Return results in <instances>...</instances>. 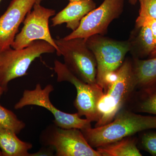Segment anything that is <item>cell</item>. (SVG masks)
Wrapping results in <instances>:
<instances>
[{
  "instance_id": "6da1fadb",
  "label": "cell",
  "mask_w": 156,
  "mask_h": 156,
  "mask_svg": "<svg viewBox=\"0 0 156 156\" xmlns=\"http://www.w3.org/2000/svg\"><path fill=\"white\" fill-rule=\"evenodd\" d=\"M152 129H156V115H142L123 108L110 122L81 131L89 145L97 148Z\"/></svg>"
},
{
  "instance_id": "7a4b0ae2",
  "label": "cell",
  "mask_w": 156,
  "mask_h": 156,
  "mask_svg": "<svg viewBox=\"0 0 156 156\" xmlns=\"http://www.w3.org/2000/svg\"><path fill=\"white\" fill-rule=\"evenodd\" d=\"M116 81L107 87L98 104V120L95 127L112 122L126 106L136 89L132 69V61L127 58L118 69Z\"/></svg>"
},
{
  "instance_id": "3957f363",
  "label": "cell",
  "mask_w": 156,
  "mask_h": 156,
  "mask_svg": "<svg viewBox=\"0 0 156 156\" xmlns=\"http://www.w3.org/2000/svg\"><path fill=\"white\" fill-rule=\"evenodd\" d=\"M55 48L44 41H34L21 49L8 48L0 51V87L6 92L12 80L27 74V70L36 58L45 53H53Z\"/></svg>"
},
{
  "instance_id": "277c9868",
  "label": "cell",
  "mask_w": 156,
  "mask_h": 156,
  "mask_svg": "<svg viewBox=\"0 0 156 156\" xmlns=\"http://www.w3.org/2000/svg\"><path fill=\"white\" fill-rule=\"evenodd\" d=\"M64 64L81 80L88 84L96 83L97 62L94 54L87 47L86 39L76 38L54 39Z\"/></svg>"
},
{
  "instance_id": "5b68a950",
  "label": "cell",
  "mask_w": 156,
  "mask_h": 156,
  "mask_svg": "<svg viewBox=\"0 0 156 156\" xmlns=\"http://www.w3.org/2000/svg\"><path fill=\"white\" fill-rule=\"evenodd\" d=\"M86 41L97 62L96 83L103 88L107 75L117 70L122 64L130 51V42L128 40L117 41L100 34L92 35Z\"/></svg>"
},
{
  "instance_id": "8992f818",
  "label": "cell",
  "mask_w": 156,
  "mask_h": 156,
  "mask_svg": "<svg viewBox=\"0 0 156 156\" xmlns=\"http://www.w3.org/2000/svg\"><path fill=\"white\" fill-rule=\"evenodd\" d=\"M40 141L53 148L56 156H101L85 139L81 130L62 128L53 122L42 131Z\"/></svg>"
},
{
  "instance_id": "52a82bcc",
  "label": "cell",
  "mask_w": 156,
  "mask_h": 156,
  "mask_svg": "<svg viewBox=\"0 0 156 156\" xmlns=\"http://www.w3.org/2000/svg\"><path fill=\"white\" fill-rule=\"evenodd\" d=\"M53 68L57 75V82H68L75 87L77 95L74 105L80 117L84 116L91 122L98 120V104L104 92L97 83H85L73 73L64 63L55 60Z\"/></svg>"
},
{
  "instance_id": "ba28073f",
  "label": "cell",
  "mask_w": 156,
  "mask_h": 156,
  "mask_svg": "<svg viewBox=\"0 0 156 156\" xmlns=\"http://www.w3.org/2000/svg\"><path fill=\"white\" fill-rule=\"evenodd\" d=\"M54 90L51 84H48L42 88L41 84H37L33 90H24L22 97L15 104L14 108L19 110L30 105L44 108L53 114L54 118L53 122L61 128H77L81 130L92 127V122L86 119H81L77 112L68 113L56 108L50 98V94Z\"/></svg>"
},
{
  "instance_id": "9c48e42d",
  "label": "cell",
  "mask_w": 156,
  "mask_h": 156,
  "mask_svg": "<svg viewBox=\"0 0 156 156\" xmlns=\"http://www.w3.org/2000/svg\"><path fill=\"white\" fill-rule=\"evenodd\" d=\"M33 8L32 11L27 14L21 31L16 35L11 48L17 50L23 49L34 41L41 40L53 46L57 55L59 50L50 34L49 25V19L55 15L56 11L36 3Z\"/></svg>"
},
{
  "instance_id": "30bf717a",
  "label": "cell",
  "mask_w": 156,
  "mask_h": 156,
  "mask_svg": "<svg viewBox=\"0 0 156 156\" xmlns=\"http://www.w3.org/2000/svg\"><path fill=\"white\" fill-rule=\"evenodd\" d=\"M124 6V0H104L98 8L90 11L82 20L76 29L63 38L66 40L87 39L94 35H105L112 21L122 13Z\"/></svg>"
},
{
  "instance_id": "8fae6325",
  "label": "cell",
  "mask_w": 156,
  "mask_h": 156,
  "mask_svg": "<svg viewBox=\"0 0 156 156\" xmlns=\"http://www.w3.org/2000/svg\"><path fill=\"white\" fill-rule=\"evenodd\" d=\"M35 4V0H12L0 17V51L11 48L20 25Z\"/></svg>"
},
{
  "instance_id": "7c38bea8",
  "label": "cell",
  "mask_w": 156,
  "mask_h": 156,
  "mask_svg": "<svg viewBox=\"0 0 156 156\" xmlns=\"http://www.w3.org/2000/svg\"><path fill=\"white\" fill-rule=\"evenodd\" d=\"M96 8L93 0H83L69 2L63 10L51 19L53 27L66 23V27L73 31L80 25L82 20L90 11Z\"/></svg>"
},
{
  "instance_id": "4fadbf2b",
  "label": "cell",
  "mask_w": 156,
  "mask_h": 156,
  "mask_svg": "<svg viewBox=\"0 0 156 156\" xmlns=\"http://www.w3.org/2000/svg\"><path fill=\"white\" fill-rule=\"evenodd\" d=\"M130 50L134 58L150 56L153 58L156 50L153 35L150 28L145 26L135 27L128 39Z\"/></svg>"
},
{
  "instance_id": "5bb4252c",
  "label": "cell",
  "mask_w": 156,
  "mask_h": 156,
  "mask_svg": "<svg viewBox=\"0 0 156 156\" xmlns=\"http://www.w3.org/2000/svg\"><path fill=\"white\" fill-rule=\"evenodd\" d=\"M30 143L22 141L14 131L0 127V150L3 156H30Z\"/></svg>"
},
{
  "instance_id": "9a60e30c",
  "label": "cell",
  "mask_w": 156,
  "mask_h": 156,
  "mask_svg": "<svg viewBox=\"0 0 156 156\" xmlns=\"http://www.w3.org/2000/svg\"><path fill=\"white\" fill-rule=\"evenodd\" d=\"M134 112L147 113L156 115V84L134 91L126 105Z\"/></svg>"
},
{
  "instance_id": "2e32d148",
  "label": "cell",
  "mask_w": 156,
  "mask_h": 156,
  "mask_svg": "<svg viewBox=\"0 0 156 156\" xmlns=\"http://www.w3.org/2000/svg\"><path fill=\"white\" fill-rule=\"evenodd\" d=\"M132 69L136 89H141L156 84V57L148 59L134 58Z\"/></svg>"
},
{
  "instance_id": "e0dca14e",
  "label": "cell",
  "mask_w": 156,
  "mask_h": 156,
  "mask_svg": "<svg viewBox=\"0 0 156 156\" xmlns=\"http://www.w3.org/2000/svg\"><path fill=\"white\" fill-rule=\"evenodd\" d=\"M131 136L96 148L101 156H141L137 141Z\"/></svg>"
},
{
  "instance_id": "ac0fdd59",
  "label": "cell",
  "mask_w": 156,
  "mask_h": 156,
  "mask_svg": "<svg viewBox=\"0 0 156 156\" xmlns=\"http://www.w3.org/2000/svg\"><path fill=\"white\" fill-rule=\"evenodd\" d=\"M25 123L20 120L13 112L0 105V127L20 134L25 128Z\"/></svg>"
},
{
  "instance_id": "d6986e66",
  "label": "cell",
  "mask_w": 156,
  "mask_h": 156,
  "mask_svg": "<svg viewBox=\"0 0 156 156\" xmlns=\"http://www.w3.org/2000/svg\"><path fill=\"white\" fill-rule=\"evenodd\" d=\"M140 145L143 149L156 156V132L148 131L141 135L140 139Z\"/></svg>"
},
{
  "instance_id": "ffe728a7",
  "label": "cell",
  "mask_w": 156,
  "mask_h": 156,
  "mask_svg": "<svg viewBox=\"0 0 156 156\" xmlns=\"http://www.w3.org/2000/svg\"><path fill=\"white\" fill-rule=\"evenodd\" d=\"M140 5L139 15L156 19V0H138Z\"/></svg>"
},
{
  "instance_id": "44dd1931",
  "label": "cell",
  "mask_w": 156,
  "mask_h": 156,
  "mask_svg": "<svg viewBox=\"0 0 156 156\" xmlns=\"http://www.w3.org/2000/svg\"><path fill=\"white\" fill-rule=\"evenodd\" d=\"M145 26L150 28L153 35L156 50L153 57H156V19L150 17H138L135 21V27Z\"/></svg>"
},
{
  "instance_id": "7402d4cb",
  "label": "cell",
  "mask_w": 156,
  "mask_h": 156,
  "mask_svg": "<svg viewBox=\"0 0 156 156\" xmlns=\"http://www.w3.org/2000/svg\"><path fill=\"white\" fill-rule=\"evenodd\" d=\"M48 149L45 148L44 149H41L37 152L34 154H30V156H53L54 150L53 148L48 147Z\"/></svg>"
},
{
  "instance_id": "603a6c76",
  "label": "cell",
  "mask_w": 156,
  "mask_h": 156,
  "mask_svg": "<svg viewBox=\"0 0 156 156\" xmlns=\"http://www.w3.org/2000/svg\"><path fill=\"white\" fill-rule=\"evenodd\" d=\"M137 1V0H129V3L133 5H136Z\"/></svg>"
},
{
  "instance_id": "cb8c5ba5",
  "label": "cell",
  "mask_w": 156,
  "mask_h": 156,
  "mask_svg": "<svg viewBox=\"0 0 156 156\" xmlns=\"http://www.w3.org/2000/svg\"><path fill=\"white\" fill-rule=\"evenodd\" d=\"M5 92L4 89H2L1 87H0V98L2 97V95H3V93Z\"/></svg>"
},
{
  "instance_id": "d4e9b609",
  "label": "cell",
  "mask_w": 156,
  "mask_h": 156,
  "mask_svg": "<svg viewBox=\"0 0 156 156\" xmlns=\"http://www.w3.org/2000/svg\"><path fill=\"white\" fill-rule=\"evenodd\" d=\"M42 1L43 0H35V3L36 4H41Z\"/></svg>"
},
{
  "instance_id": "484cf974",
  "label": "cell",
  "mask_w": 156,
  "mask_h": 156,
  "mask_svg": "<svg viewBox=\"0 0 156 156\" xmlns=\"http://www.w3.org/2000/svg\"><path fill=\"white\" fill-rule=\"evenodd\" d=\"M69 2H75V1H83V0H68Z\"/></svg>"
},
{
  "instance_id": "4316f807",
  "label": "cell",
  "mask_w": 156,
  "mask_h": 156,
  "mask_svg": "<svg viewBox=\"0 0 156 156\" xmlns=\"http://www.w3.org/2000/svg\"><path fill=\"white\" fill-rule=\"evenodd\" d=\"M0 156H3L2 154V151H1V150H0Z\"/></svg>"
},
{
  "instance_id": "83f0119b",
  "label": "cell",
  "mask_w": 156,
  "mask_h": 156,
  "mask_svg": "<svg viewBox=\"0 0 156 156\" xmlns=\"http://www.w3.org/2000/svg\"><path fill=\"white\" fill-rule=\"evenodd\" d=\"M1 1H2V0H0V3H1Z\"/></svg>"
}]
</instances>
